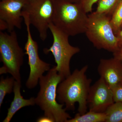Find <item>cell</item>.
I'll list each match as a JSON object with an SVG mask.
<instances>
[{"mask_svg":"<svg viewBox=\"0 0 122 122\" xmlns=\"http://www.w3.org/2000/svg\"><path fill=\"white\" fill-rule=\"evenodd\" d=\"M88 68L86 65L81 69L75 70L58 86L57 100L65 106L66 110L74 111L78 102V113L82 115L87 112V97L92 81L86 74Z\"/></svg>","mask_w":122,"mask_h":122,"instance_id":"obj_1","label":"cell"},{"mask_svg":"<svg viewBox=\"0 0 122 122\" xmlns=\"http://www.w3.org/2000/svg\"><path fill=\"white\" fill-rule=\"evenodd\" d=\"M63 80L58 73L56 66L39 79L40 89L35 98L36 104L44 112V116L50 118L54 122H66L71 118L63 108L64 105L57 101V88Z\"/></svg>","mask_w":122,"mask_h":122,"instance_id":"obj_2","label":"cell"},{"mask_svg":"<svg viewBox=\"0 0 122 122\" xmlns=\"http://www.w3.org/2000/svg\"><path fill=\"white\" fill-rule=\"evenodd\" d=\"M88 19L87 13L79 2L55 0L53 23L69 36L85 33Z\"/></svg>","mask_w":122,"mask_h":122,"instance_id":"obj_3","label":"cell"},{"mask_svg":"<svg viewBox=\"0 0 122 122\" xmlns=\"http://www.w3.org/2000/svg\"><path fill=\"white\" fill-rule=\"evenodd\" d=\"M85 33L95 47L113 53L118 49V40L111 23V17L105 15L92 13L88 15Z\"/></svg>","mask_w":122,"mask_h":122,"instance_id":"obj_4","label":"cell"},{"mask_svg":"<svg viewBox=\"0 0 122 122\" xmlns=\"http://www.w3.org/2000/svg\"><path fill=\"white\" fill-rule=\"evenodd\" d=\"M9 34L0 31V55L3 66L0 74L9 73L16 81L21 82L20 69L25 53L19 45L15 30Z\"/></svg>","mask_w":122,"mask_h":122,"instance_id":"obj_5","label":"cell"},{"mask_svg":"<svg viewBox=\"0 0 122 122\" xmlns=\"http://www.w3.org/2000/svg\"><path fill=\"white\" fill-rule=\"evenodd\" d=\"M53 37L52 46L49 48H45L44 53L52 54L56 63V69L58 74L65 79L71 74L70 62L72 57L79 53L80 48L73 46L70 44L69 36L60 30L51 22L49 25Z\"/></svg>","mask_w":122,"mask_h":122,"instance_id":"obj_6","label":"cell"},{"mask_svg":"<svg viewBox=\"0 0 122 122\" xmlns=\"http://www.w3.org/2000/svg\"><path fill=\"white\" fill-rule=\"evenodd\" d=\"M55 0H29L22 13L28 17L30 25L36 28L42 41L48 36L50 24L52 22Z\"/></svg>","mask_w":122,"mask_h":122,"instance_id":"obj_7","label":"cell"},{"mask_svg":"<svg viewBox=\"0 0 122 122\" xmlns=\"http://www.w3.org/2000/svg\"><path fill=\"white\" fill-rule=\"evenodd\" d=\"M27 32V39L25 45V54L28 58V65L30 68V73L26 82V86L28 89H32L36 87L39 79L43 76L46 71L50 69V65L40 59L38 54V46L37 42L33 39L30 29V24L28 17L22 14Z\"/></svg>","mask_w":122,"mask_h":122,"instance_id":"obj_8","label":"cell"},{"mask_svg":"<svg viewBox=\"0 0 122 122\" xmlns=\"http://www.w3.org/2000/svg\"><path fill=\"white\" fill-rule=\"evenodd\" d=\"M114 102L111 89L102 78L91 86L87 99L89 111L105 113Z\"/></svg>","mask_w":122,"mask_h":122,"instance_id":"obj_9","label":"cell"},{"mask_svg":"<svg viewBox=\"0 0 122 122\" xmlns=\"http://www.w3.org/2000/svg\"><path fill=\"white\" fill-rule=\"evenodd\" d=\"M29 0H0V19L8 25V31L11 32L15 28H22V11Z\"/></svg>","mask_w":122,"mask_h":122,"instance_id":"obj_10","label":"cell"},{"mask_svg":"<svg viewBox=\"0 0 122 122\" xmlns=\"http://www.w3.org/2000/svg\"><path fill=\"white\" fill-rule=\"evenodd\" d=\"M100 77L111 89L122 84V62L115 57L100 59L98 67Z\"/></svg>","mask_w":122,"mask_h":122,"instance_id":"obj_11","label":"cell"},{"mask_svg":"<svg viewBox=\"0 0 122 122\" xmlns=\"http://www.w3.org/2000/svg\"><path fill=\"white\" fill-rule=\"evenodd\" d=\"M21 82L15 80L13 89L14 98L10 107L8 109L7 116L3 120V122H10L14 115L21 108L29 106H34L36 104L35 98L32 97L29 99L23 98L21 94Z\"/></svg>","mask_w":122,"mask_h":122,"instance_id":"obj_12","label":"cell"},{"mask_svg":"<svg viewBox=\"0 0 122 122\" xmlns=\"http://www.w3.org/2000/svg\"><path fill=\"white\" fill-rule=\"evenodd\" d=\"M105 113H97L89 111L83 114L77 113L74 117L68 119L66 122H105Z\"/></svg>","mask_w":122,"mask_h":122,"instance_id":"obj_13","label":"cell"},{"mask_svg":"<svg viewBox=\"0 0 122 122\" xmlns=\"http://www.w3.org/2000/svg\"><path fill=\"white\" fill-rule=\"evenodd\" d=\"M105 113V122H122V103L114 102Z\"/></svg>","mask_w":122,"mask_h":122,"instance_id":"obj_14","label":"cell"},{"mask_svg":"<svg viewBox=\"0 0 122 122\" xmlns=\"http://www.w3.org/2000/svg\"><path fill=\"white\" fill-rule=\"evenodd\" d=\"M121 0H99L98 2L97 13L105 14L111 17Z\"/></svg>","mask_w":122,"mask_h":122,"instance_id":"obj_15","label":"cell"},{"mask_svg":"<svg viewBox=\"0 0 122 122\" xmlns=\"http://www.w3.org/2000/svg\"><path fill=\"white\" fill-rule=\"evenodd\" d=\"M15 81L13 77H7L4 78L1 77L0 81V107H1L5 95L13 92L14 86Z\"/></svg>","mask_w":122,"mask_h":122,"instance_id":"obj_16","label":"cell"},{"mask_svg":"<svg viewBox=\"0 0 122 122\" xmlns=\"http://www.w3.org/2000/svg\"><path fill=\"white\" fill-rule=\"evenodd\" d=\"M111 23L115 34L122 26V0L115 9L111 18Z\"/></svg>","mask_w":122,"mask_h":122,"instance_id":"obj_17","label":"cell"},{"mask_svg":"<svg viewBox=\"0 0 122 122\" xmlns=\"http://www.w3.org/2000/svg\"><path fill=\"white\" fill-rule=\"evenodd\" d=\"M111 89L114 102L122 103V84L117 85Z\"/></svg>","mask_w":122,"mask_h":122,"instance_id":"obj_18","label":"cell"},{"mask_svg":"<svg viewBox=\"0 0 122 122\" xmlns=\"http://www.w3.org/2000/svg\"><path fill=\"white\" fill-rule=\"evenodd\" d=\"M99 0H81L79 1L81 6L87 13L92 12L93 5Z\"/></svg>","mask_w":122,"mask_h":122,"instance_id":"obj_19","label":"cell"},{"mask_svg":"<svg viewBox=\"0 0 122 122\" xmlns=\"http://www.w3.org/2000/svg\"><path fill=\"white\" fill-rule=\"evenodd\" d=\"M114 57L122 61V46L118 49L113 53Z\"/></svg>","mask_w":122,"mask_h":122,"instance_id":"obj_20","label":"cell"},{"mask_svg":"<svg viewBox=\"0 0 122 122\" xmlns=\"http://www.w3.org/2000/svg\"><path fill=\"white\" fill-rule=\"evenodd\" d=\"M8 25L7 22L0 19V31H3L6 30H8Z\"/></svg>","mask_w":122,"mask_h":122,"instance_id":"obj_21","label":"cell"},{"mask_svg":"<svg viewBox=\"0 0 122 122\" xmlns=\"http://www.w3.org/2000/svg\"><path fill=\"white\" fill-rule=\"evenodd\" d=\"M37 122H54L52 119L45 116L38 118L36 121Z\"/></svg>","mask_w":122,"mask_h":122,"instance_id":"obj_22","label":"cell"},{"mask_svg":"<svg viewBox=\"0 0 122 122\" xmlns=\"http://www.w3.org/2000/svg\"><path fill=\"white\" fill-rule=\"evenodd\" d=\"M118 40V44L119 47L122 46V29L120 30L117 33L115 34Z\"/></svg>","mask_w":122,"mask_h":122,"instance_id":"obj_23","label":"cell"},{"mask_svg":"<svg viewBox=\"0 0 122 122\" xmlns=\"http://www.w3.org/2000/svg\"><path fill=\"white\" fill-rule=\"evenodd\" d=\"M66 0L72 2H79L81 0Z\"/></svg>","mask_w":122,"mask_h":122,"instance_id":"obj_24","label":"cell"},{"mask_svg":"<svg viewBox=\"0 0 122 122\" xmlns=\"http://www.w3.org/2000/svg\"></svg>","mask_w":122,"mask_h":122,"instance_id":"obj_25","label":"cell"}]
</instances>
